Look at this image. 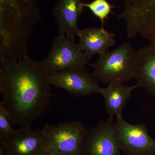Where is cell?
<instances>
[{"mask_svg":"<svg viewBox=\"0 0 155 155\" xmlns=\"http://www.w3.org/2000/svg\"><path fill=\"white\" fill-rule=\"evenodd\" d=\"M0 105L12 125L19 127L31 126L54 96L41 63L28 55L17 61H0Z\"/></svg>","mask_w":155,"mask_h":155,"instance_id":"6da1fadb","label":"cell"},{"mask_svg":"<svg viewBox=\"0 0 155 155\" xmlns=\"http://www.w3.org/2000/svg\"><path fill=\"white\" fill-rule=\"evenodd\" d=\"M41 18L35 0H0V61L27 55V42Z\"/></svg>","mask_w":155,"mask_h":155,"instance_id":"7a4b0ae2","label":"cell"},{"mask_svg":"<svg viewBox=\"0 0 155 155\" xmlns=\"http://www.w3.org/2000/svg\"><path fill=\"white\" fill-rule=\"evenodd\" d=\"M136 52L128 42L100 55L94 64V74L104 84L127 82L134 78Z\"/></svg>","mask_w":155,"mask_h":155,"instance_id":"3957f363","label":"cell"},{"mask_svg":"<svg viewBox=\"0 0 155 155\" xmlns=\"http://www.w3.org/2000/svg\"><path fill=\"white\" fill-rule=\"evenodd\" d=\"M50 150L55 155H81L87 130L79 120L47 124L42 129Z\"/></svg>","mask_w":155,"mask_h":155,"instance_id":"277c9868","label":"cell"},{"mask_svg":"<svg viewBox=\"0 0 155 155\" xmlns=\"http://www.w3.org/2000/svg\"><path fill=\"white\" fill-rule=\"evenodd\" d=\"M119 17L125 21L128 38L140 35L155 42V0H125Z\"/></svg>","mask_w":155,"mask_h":155,"instance_id":"5b68a950","label":"cell"},{"mask_svg":"<svg viewBox=\"0 0 155 155\" xmlns=\"http://www.w3.org/2000/svg\"><path fill=\"white\" fill-rule=\"evenodd\" d=\"M88 59L78 44L66 36L54 39L49 54L41 61L49 76L67 69H78L88 65Z\"/></svg>","mask_w":155,"mask_h":155,"instance_id":"8992f818","label":"cell"},{"mask_svg":"<svg viewBox=\"0 0 155 155\" xmlns=\"http://www.w3.org/2000/svg\"><path fill=\"white\" fill-rule=\"evenodd\" d=\"M114 129L120 149L125 155H155V140L143 124L128 123L117 116Z\"/></svg>","mask_w":155,"mask_h":155,"instance_id":"52a82bcc","label":"cell"},{"mask_svg":"<svg viewBox=\"0 0 155 155\" xmlns=\"http://www.w3.org/2000/svg\"><path fill=\"white\" fill-rule=\"evenodd\" d=\"M114 117L101 121L87 130L81 155H120L121 150L114 129Z\"/></svg>","mask_w":155,"mask_h":155,"instance_id":"ba28073f","label":"cell"},{"mask_svg":"<svg viewBox=\"0 0 155 155\" xmlns=\"http://www.w3.org/2000/svg\"><path fill=\"white\" fill-rule=\"evenodd\" d=\"M1 141L6 155H42L50 151L42 130L31 126L20 127Z\"/></svg>","mask_w":155,"mask_h":155,"instance_id":"9c48e42d","label":"cell"},{"mask_svg":"<svg viewBox=\"0 0 155 155\" xmlns=\"http://www.w3.org/2000/svg\"><path fill=\"white\" fill-rule=\"evenodd\" d=\"M98 79L86 68L67 69L49 76L51 85L64 89L75 96L100 94L101 88Z\"/></svg>","mask_w":155,"mask_h":155,"instance_id":"30bf717a","label":"cell"},{"mask_svg":"<svg viewBox=\"0 0 155 155\" xmlns=\"http://www.w3.org/2000/svg\"><path fill=\"white\" fill-rule=\"evenodd\" d=\"M84 7L81 0H58L53 9V14L58 25L59 35L74 41L80 29L78 22Z\"/></svg>","mask_w":155,"mask_h":155,"instance_id":"8fae6325","label":"cell"},{"mask_svg":"<svg viewBox=\"0 0 155 155\" xmlns=\"http://www.w3.org/2000/svg\"><path fill=\"white\" fill-rule=\"evenodd\" d=\"M78 44L88 60L94 55L104 54L116 43L115 34L101 28H87L79 30Z\"/></svg>","mask_w":155,"mask_h":155,"instance_id":"7c38bea8","label":"cell"},{"mask_svg":"<svg viewBox=\"0 0 155 155\" xmlns=\"http://www.w3.org/2000/svg\"><path fill=\"white\" fill-rule=\"evenodd\" d=\"M134 78L139 86L144 87L155 97V42L136 52Z\"/></svg>","mask_w":155,"mask_h":155,"instance_id":"4fadbf2b","label":"cell"},{"mask_svg":"<svg viewBox=\"0 0 155 155\" xmlns=\"http://www.w3.org/2000/svg\"><path fill=\"white\" fill-rule=\"evenodd\" d=\"M107 85V87L101 88L100 92L104 100L106 112L109 117L122 116L131 93L139 86L137 84L128 86L121 82H114Z\"/></svg>","mask_w":155,"mask_h":155,"instance_id":"5bb4252c","label":"cell"},{"mask_svg":"<svg viewBox=\"0 0 155 155\" xmlns=\"http://www.w3.org/2000/svg\"><path fill=\"white\" fill-rule=\"evenodd\" d=\"M84 8L91 11L95 17L100 19L103 27L105 20L112 12L113 6L107 0H93L89 3H83Z\"/></svg>","mask_w":155,"mask_h":155,"instance_id":"9a60e30c","label":"cell"},{"mask_svg":"<svg viewBox=\"0 0 155 155\" xmlns=\"http://www.w3.org/2000/svg\"><path fill=\"white\" fill-rule=\"evenodd\" d=\"M7 113L0 105V137L1 140L10 137L16 131L12 126Z\"/></svg>","mask_w":155,"mask_h":155,"instance_id":"2e32d148","label":"cell"},{"mask_svg":"<svg viewBox=\"0 0 155 155\" xmlns=\"http://www.w3.org/2000/svg\"><path fill=\"white\" fill-rule=\"evenodd\" d=\"M42 155H55L54 153L51 152V151H50L48 152L45 153L44 154Z\"/></svg>","mask_w":155,"mask_h":155,"instance_id":"e0dca14e","label":"cell"}]
</instances>
